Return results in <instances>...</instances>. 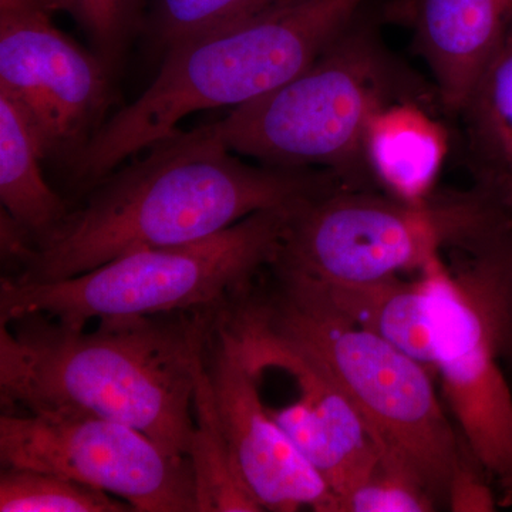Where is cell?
<instances>
[{"instance_id": "obj_9", "label": "cell", "mask_w": 512, "mask_h": 512, "mask_svg": "<svg viewBox=\"0 0 512 512\" xmlns=\"http://www.w3.org/2000/svg\"><path fill=\"white\" fill-rule=\"evenodd\" d=\"M0 461L99 488L133 511H200L190 457L174 456L141 431L101 417L3 413Z\"/></svg>"}, {"instance_id": "obj_21", "label": "cell", "mask_w": 512, "mask_h": 512, "mask_svg": "<svg viewBox=\"0 0 512 512\" xmlns=\"http://www.w3.org/2000/svg\"><path fill=\"white\" fill-rule=\"evenodd\" d=\"M89 37L92 49L114 73L128 47L143 32L147 0H52Z\"/></svg>"}, {"instance_id": "obj_20", "label": "cell", "mask_w": 512, "mask_h": 512, "mask_svg": "<svg viewBox=\"0 0 512 512\" xmlns=\"http://www.w3.org/2000/svg\"><path fill=\"white\" fill-rule=\"evenodd\" d=\"M2 512H124L133 508L99 488L35 468L3 467Z\"/></svg>"}, {"instance_id": "obj_19", "label": "cell", "mask_w": 512, "mask_h": 512, "mask_svg": "<svg viewBox=\"0 0 512 512\" xmlns=\"http://www.w3.org/2000/svg\"><path fill=\"white\" fill-rule=\"evenodd\" d=\"M293 2L296 0H147L141 37L161 59L180 43Z\"/></svg>"}, {"instance_id": "obj_6", "label": "cell", "mask_w": 512, "mask_h": 512, "mask_svg": "<svg viewBox=\"0 0 512 512\" xmlns=\"http://www.w3.org/2000/svg\"><path fill=\"white\" fill-rule=\"evenodd\" d=\"M295 208L255 212L210 238L130 252L64 281L2 278L0 325L29 313L86 328L93 319L220 309L275 261Z\"/></svg>"}, {"instance_id": "obj_17", "label": "cell", "mask_w": 512, "mask_h": 512, "mask_svg": "<svg viewBox=\"0 0 512 512\" xmlns=\"http://www.w3.org/2000/svg\"><path fill=\"white\" fill-rule=\"evenodd\" d=\"M43 160L45 153L32 123L15 100L0 92V201L22 232L16 249L42 241L72 208L47 183Z\"/></svg>"}, {"instance_id": "obj_22", "label": "cell", "mask_w": 512, "mask_h": 512, "mask_svg": "<svg viewBox=\"0 0 512 512\" xmlns=\"http://www.w3.org/2000/svg\"><path fill=\"white\" fill-rule=\"evenodd\" d=\"M429 491L406 468L380 456L365 480L338 498L336 512H433Z\"/></svg>"}, {"instance_id": "obj_16", "label": "cell", "mask_w": 512, "mask_h": 512, "mask_svg": "<svg viewBox=\"0 0 512 512\" xmlns=\"http://www.w3.org/2000/svg\"><path fill=\"white\" fill-rule=\"evenodd\" d=\"M457 116L476 187L512 212V10Z\"/></svg>"}, {"instance_id": "obj_7", "label": "cell", "mask_w": 512, "mask_h": 512, "mask_svg": "<svg viewBox=\"0 0 512 512\" xmlns=\"http://www.w3.org/2000/svg\"><path fill=\"white\" fill-rule=\"evenodd\" d=\"M512 228V212L474 185L414 204L338 187L289 215L271 268L322 284H362L419 272L444 251L470 249Z\"/></svg>"}, {"instance_id": "obj_23", "label": "cell", "mask_w": 512, "mask_h": 512, "mask_svg": "<svg viewBox=\"0 0 512 512\" xmlns=\"http://www.w3.org/2000/svg\"><path fill=\"white\" fill-rule=\"evenodd\" d=\"M485 468L468 448L451 478L447 507L454 512H493L497 500L485 481Z\"/></svg>"}, {"instance_id": "obj_13", "label": "cell", "mask_w": 512, "mask_h": 512, "mask_svg": "<svg viewBox=\"0 0 512 512\" xmlns=\"http://www.w3.org/2000/svg\"><path fill=\"white\" fill-rule=\"evenodd\" d=\"M511 10L512 0H393L382 15L412 30L441 106L458 114Z\"/></svg>"}, {"instance_id": "obj_18", "label": "cell", "mask_w": 512, "mask_h": 512, "mask_svg": "<svg viewBox=\"0 0 512 512\" xmlns=\"http://www.w3.org/2000/svg\"><path fill=\"white\" fill-rule=\"evenodd\" d=\"M190 460L197 481L200 512L264 511L239 476L229 453L205 369L195 392V433Z\"/></svg>"}, {"instance_id": "obj_15", "label": "cell", "mask_w": 512, "mask_h": 512, "mask_svg": "<svg viewBox=\"0 0 512 512\" xmlns=\"http://www.w3.org/2000/svg\"><path fill=\"white\" fill-rule=\"evenodd\" d=\"M443 261V254L433 256L413 281L392 276L362 284H319L350 322L392 343L436 375L434 299Z\"/></svg>"}, {"instance_id": "obj_12", "label": "cell", "mask_w": 512, "mask_h": 512, "mask_svg": "<svg viewBox=\"0 0 512 512\" xmlns=\"http://www.w3.org/2000/svg\"><path fill=\"white\" fill-rule=\"evenodd\" d=\"M222 320L234 333L245 359L261 376L266 369L284 370L295 379L299 399L269 409L338 498L369 476L380 460L375 437L345 393L308 357L271 333L232 316Z\"/></svg>"}, {"instance_id": "obj_5", "label": "cell", "mask_w": 512, "mask_h": 512, "mask_svg": "<svg viewBox=\"0 0 512 512\" xmlns=\"http://www.w3.org/2000/svg\"><path fill=\"white\" fill-rule=\"evenodd\" d=\"M413 86L383 45L367 6L291 82L212 123L238 156L284 168L335 174L345 187L370 190L365 160L370 121L390 104L413 99Z\"/></svg>"}, {"instance_id": "obj_4", "label": "cell", "mask_w": 512, "mask_h": 512, "mask_svg": "<svg viewBox=\"0 0 512 512\" xmlns=\"http://www.w3.org/2000/svg\"><path fill=\"white\" fill-rule=\"evenodd\" d=\"M370 3L296 0L174 46L161 57L153 83L109 117L67 167L70 185L86 194L195 111L237 109L291 82Z\"/></svg>"}, {"instance_id": "obj_11", "label": "cell", "mask_w": 512, "mask_h": 512, "mask_svg": "<svg viewBox=\"0 0 512 512\" xmlns=\"http://www.w3.org/2000/svg\"><path fill=\"white\" fill-rule=\"evenodd\" d=\"M222 311V309H221ZM212 402L239 476L264 511L336 512V495L259 394V375L218 315L205 360Z\"/></svg>"}, {"instance_id": "obj_1", "label": "cell", "mask_w": 512, "mask_h": 512, "mask_svg": "<svg viewBox=\"0 0 512 512\" xmlns=\"http://www.w3.org/2000/svg\"><path fill=\"white\" fill-rule=\"evenodd\" d=\"M143 151L97 181L55 231L23 245L2 278L64 281L121 255L201 241L255 212L295 208L345 187L325 170L245 163L212 124L175 128Z\"/></svg>"}, {"instance_id": "obj_8", "label": "cell", "mask_w": 512, "mask_h": 512, "mask_svg": "<svg viewBox=\"0 0 512 512\" xmlns=\"http://www.w3.org/2000/svg\"><path fill=\"white\" fill-rule=\"evenodd\" d=\"M443 261L434 299V372L461 437L512 503V228Z\"/></svg>"}, {"instance_id": "obj_10", "label": "cell", "mask_w": 512, "mask_h": 512, "mask_svg": "<svg viewBox=\"0 0 512 512\" xmlns=\"http://www.w3.org/2000/svg\"><path fill=\"white\" fill-rule=\"evenodd\" d=\"M56 12L52 0H0V92L67 170L109 119L116 73L57 28Z\"/></svg>"}, {"instance_id": "obj_3", "label": "cell", "mask_w": 512, "mask_h": 512, "mask_svg": "<svg viewBox=\"0 0 512 512\" xmlns=\"http://www.w3.org/2000/svg\"><path fill=\"white\" fill-rule=\"evenodd\" d=\"M268 272V281H255L227 311L308 357L359 410L380 456L410 471L447 507L451 478L468 446L441 407L434 373L350 322L319 282L271 266Z\"/></svg>"}, {"instance_id": "obj_14", "label": "cell", "mask_w": 512, "mask_h": 512, "mask_svg": "<svg viewBox=\"0 0 512 512\" xmlns=\"http://www.w3.org/2000/svg\"><path fill=\"white\" fill-rule=\"evenodd\" d=\"M448 154L446 128L417 100L379 111L365 138V160L373 183L399 200L424 202L436 192Z\"/></svg>"}, {"instance_id": "obj_2", "label": "cell", "mask_w": 512, "mask_h": 512, "mask_svg": "<svg viewBox=\"0 0 512 512\" xmlns=\"http://www.w3.org/2000/svg\"><path fill=\"white\" fill-rule=\"evenodd\" d=\"M222 308L100 319L93 332L43 313L2 323V407L101 417L190 457L195 392Z\"/></svg>"}]
</instances>
